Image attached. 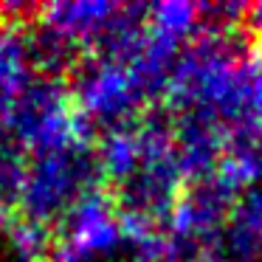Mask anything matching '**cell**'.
<instances>
[{
  "instance_id": "obj_1",
  "label": "cell",
  "mask_w": 262,
  "mask_h": 262,
  "mask_svg": "<svg viewBox=\"0 0 262 262\" xmlns=\"http://www.w3.org/2000/svg\"><path fill=\"white\" fill-rule=\"evenodd\" d=\"M88 149L91 144H71L34 152V158L26 164L17 194L20 217L46 228H54V223L62 220L65 211L88 189H93L88 178L96 172V155H91Z\"/></svg>"
},
{
  "instance_id": "obj_2",
  "label": "cell",
  "mask_w": 262,
  "mask_h": 262,
  "mask_svg": "<svg viewBox=\"0 0 262 262\" xmlns=\"http://www.w3.org/2000/svg\"><path fill=\"white\" fill-rule=\"evenodd\" d=\"M149 96H152L149 88L124 59L88 57L76 65L71 102L91 127L104 124L110 130L119 124H130V119Z\"/></svg>"
},
{
  "instance_id": "obj_3",
  "label": "cell",
  "mask_w": 262,
  "mask_h": 262,
  "mask_svg": "<svg viewBox=\"0 0 262 262\" xmlns=\"http://www.w3.org/2000/svg\"><path fill=\"white\" fill-rule=\"evenodd\" d=\"M124 243L119 209L107 189H88L59 220L48 262H93Z\"/></svg>"
},
{
  "instance_id": "obj_4",
  "label": "cell",
  "mask_w": 262,
  "mask_h": 262,
  "mask_svg": "<svg viewBox=\"0 0 262 262\" xmlns=\"http://www.w3.org/2000/svg\"><path fill=\"white\" fill-rule=\"evenodd\" d=\"M198 23H200V6H194V3L172 0V3L147 6V26L175 42H183L186 37H192L198 31Z\"/></svg>"
},
{
  "instance_id": "obj_5",
  "label": "cell",
  "mask_w": 262,
  "mask_h": 262,
  "mask_svg": "<svg viewBox=\"0 0 262 262\" xmlns=\"http://www.w3.org/2000/svg\"><path fill=\"white\" fill-rule=\"evenodd\" d=\"M256 42H259V46H262V37H259V40H256ZM256 54H259V57H262V48H259V51H256Z\"/></svg>"
}]
</instances>
